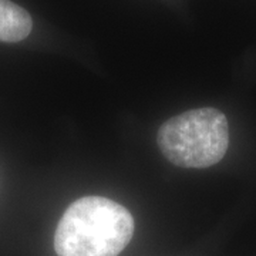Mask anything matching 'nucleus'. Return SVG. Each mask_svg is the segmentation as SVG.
Segmentation results:
<instances>
[{"label":"nucleus","instance_id":"nucleus-2","mask_svg":"<svg viewBox=\"0 0 256 256\" xmlns=\"http://www.w3.org/2000/svg\"><path fill=\"white\" fill-rule=\"evenodd\" d=\"M156 144L171 164L208 168L218 164L228 151V120L216 108L186 111L160 127Z\"/></svg>","mask_w":256,"mask_h":256},{"label":"nucleus","instance_id":"nucleus-1","mask_svg":"<svg viewBox=\"0 0 256 256\" xmlns=\"http://www.w3.org/2000/svg\"><path fill=\"white\" fill-rule=\"evenodd\" d=\"M134 234V218L118 202L82 196L58 220L54 234L57 256H118Z\"/></svg>","mask_w":256,"mask_h":256},{"label":"nucleus","instance_id":"nucleus-3","mask_svg":"<svg viewBox=\"0 0 256 256\" xmlns=\"http://www.w3.org/2000/svg\"><path fill=\"white\" fill-rule=\"evenodd\" d=\"M32 28L33 20L26 10L10 0H0V42H22Z\"/></svg>","mask_w":256,"mask_h":256}]
</instances>
